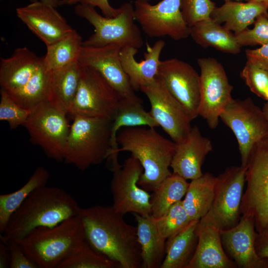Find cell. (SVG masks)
I'll return each mask as SVG.
<instances>
[{"label": "cell", "instance_id": "6", "mask_svg": "<svg viewBox=\"0 0 268 268\" xmlns=\"http://www.w3.org/2000/svg\"><path fill=\"white\" fill-rule=\"evenodd\" d=\"M113 17H103L94 6L77 3L75 13L86 19L94 27V32L83 41L82 46L98 47L115 44L122 48L139 49L143 45L141 31L135 23L134 7L131 2L124 3Z\"/></svg>", "mask_w": 268, "mask_h": 268}, {"label": "cell", "instance_id": "23", "mask_svg": "<svg viewBox=\"0 0 268 268\" xmlns=\"http://www.w3.org/2000/svg\"><path fill=\"white\" fill-rule=\"evenodd\" d=\"M43 57H39L27 47L18 48L8 58H1L0 85L6 91L25 84L40 67Z\"/></svg>", "mask_w": 268, "mask_h": 268}, {"label": "cell", "instance_id": "37", "mask_svg": "<svg viewBox=\"0 0 268 268\" xmlns=\"http://www.w3.org/2000/svg\"><path fill=\"white\" fill-rule=\"evenodd\" d=\"M211 0H181L180 10L182 16L191 28L199 22L210 18L215 8Z\"/></svg>", "mask_w": 268, "mask_h": 268}, {"label": "cell", "instance_id": "47", "mask_svg": "<svg viewBox=\"0 0 268 268\" xmlns=\"http://www.w3.org/2000/svg\"><path fill=\"white\" fill-rule=\"evenodd\" d=\"M263 110L268 120V102L265 104Z\"/></svg>", "mask_w": 268, "mask_h": 268}, {"label": "cell", "instance_id": "30", "mask_svg": "<svg viewBox=\"0 0 268 268\" xmlns=\"http://www.w3.org/2000/svg\"><path fill=\"white\" fill-rule=\"evenodd\" d=\"M217 177L209 173L191 180L182 200L191 220H200L210 210L214 197Z\"/></svg>", "mask_w": 268, "mask_h": 268}, {"label": "cell", "instance_id": "25", "mask_svg": "<svg viewBox=\"0 0 268 268\" xmlns=\"http://www.w3.org/2000/svg\"><path fill=\"white\" fill-rule=\"evenodd\" d=\"M268 9L266 4L258 1H225L221 6L215 7L210 18L219 24L223 23L225 28L238 33L254 23L260 15L268 14Z\"/></svg>", "mask_w": 268, "mask_h": 268}, {"label": "cell", "instance_id": "19", "mask_svg": "<svg viewBox=\"0 0 268 268\" xmlns=\"http://www.w3.org/2000/svg\"><path fill=\"white\" fill-rule=\"evenodd\" d=\"M16 15L28 29L47 46L70 33L73 30L56 8L40 2L17 8Z\"/></svg>", "mask_w": 268, "mask_h": 268}, {"label": "cell", "instance_id": "26", "mask_svg": "<svg viewBox=\"0 0 268 268\" xmlns=\"http://www.w3.org/2000/svg\"><path fill=\"white\" fill-rule=\"evenodd\" d=\"M137 223V235L141 250V266L143 268H158L165 255L166 240L160 235L154 218L134 213Z\"/></svg>", "mask_w": 268, "mask_h": 268}, {"label": "cell", "instance_id": "35", "mask_svg": "<svg viewBox=\"0 0 268 268\" xmlns=\"http://www.w3.org/2000/svg\"><path fill=\"white\" fill-rule=\"evenodd\" d=\"M120 265L94 249L85 239L57 268H117Z\"/></svg>", "mask_w": 268, "mask_h": 268}, {"label": "cell", "instance_id": "2", "mask_svg": "<svg viewBox=\"0 0 268 268\" xmlns=\"http://www.w3.org/2000/svg\"><path fill=\"white\" fill-rule=\"evenodd\" d=\"M80 208L74 198L65 190L42 186L35 190L12 213L0 235V241L7 245L37 228L56 226L77 216Z\"/></svg>", "mask_w": 268, "mask_h": 268}, {"label": "cell", "instance_id": "33", "mask_svg": "<svg viewBox=\"0 0 268 268\" xmlns=\"http://www.w3.org/2000/svg\"><path fill=\"white\" fill-rule=\"evenodd\" d=\"M189 183L180 175L172 173L163 180L151 196V216L158 218L186 195Z\"/></svg>", "mask_w": 268, "mask_h": 268}, {"label": "cell", "instance_id": "5", "mask_svg": "<svg viewBox=\"0 0 268 268\" xmlns=\"http://www.w3.org/2000/svg\"><path fill=\"white\" fill-rule=\"evenodd\" d=\"M73 118L64 162L84 171L109 157L112 121L81 115Z\"/></svg>", "mask_w": 268, "mask_h": 268}, {"label": "cell", "instance_id": "43", "mask_svg": "<svg viewBox=\"0 0 268 268\" xmlns=\"http://www.w3.org/2000/svg\"><path fill=\"white\" fill-rule=\"evenodd\" d=\"M247 61L255 63L268 72V44L255 49H247Z\"/></svg>", "mask_w": 268, "mask_h": 268}, {"label": "cell", "instance_id": "12", "mask_svg": "<svg viewBox=\"0 0 268 268\" xmlns=\"http://www.w3.org/2000/svg\"><path fill=\"white\" fill-rule=\"evenodd\" d=\"M197 63L201 70L198 114L213 129L219 124L220 114L233 99V87L223 66L216 59L201 58Z\"/></svg>", "mask_w": 268, "mask_h": 268}, {"label": "cell", "instance_id": "9", "mask_svg": "<svg viewBox=\"0 0 268 268\" xmlns=\"http://www.w3.org/2000/svg\"><path fill=\"white\" fill-rule=\"evenodd\" d=\"M110 169L113 172L111 192L115 210L123 215L132 212L150 216L151 196L138 184L143 172L140 162L131 156L122 165L119 161L110 163Z\"/></svg>", "mask_w": 268, "mask_h": 268}, {"label": "cell", "instance_id": "10", "mask_svg": "<svg viewBox=\"0 0 268 268\" xmlns=\"http://www.w3.org/2000/svg\"><path fill=\"white\" fill-rule=\"evenodd\" d=\"M220 119L233 133L238 144L241 166L247 167L253 145L268 134V120L263 109L250 98L233 99Z\"/></svg>", "mask_w": 268, "mask_h": 268}, {"label": "cell", "instance_id": "24", "mask_svg": "<svg viewBox=\"0 0 268 268\" xmlns=\"http://www.w3.org/2000/svg\"><path fill=\"white\" fill-rule=\"evenodd\" d=\"M147 126L159 127L150 112H146L142 100L137 95L130 98H121L112 121L110 151L108 160L118 159L119 146L117 142L119 131L125 127Z\"/></svg>", "mask_w": 268, "mask_h": 268}, {"label": "cell", "instance_id": "29", "mask_svg": "<svg viewBox=\"0 0 268 268\" xmlns=\"http://www.w3.org/2000/svg\"><path fill=\"white\" fill-rule=\"evenodd\" d=\"M81 66L77 62L51 70L49 101L68 114L78 88Z\"/></svg>", "mask_w": 268, "mask_h": 268}, {"label": "cell", "instance_id": "38", "mask_svg": "<svg viewBox=\"0 0 268 268\" xmlns=\"http://www.w3.org/2000/svg\"><path fill=\"white\" fill-rule=\"evenodd\" d=\"M31 111L18 105L7 91L1 89L0 100V120L7 122L11 129L24 125Z\"/></svg>", "mask_w": 268, "mask_h": 268}, {"label": "cell", "instance_id": "40", "mask_svg": "<svg viewBox=\"0 0 268 268\" xmlns=\"http://www.w3.org/2000/svg\"><path fill=\"white\" fill-rule=\"evenodd\" d=\"M254 23L252 29L247 28L241 32L234 33L241 47L268 44V14L260 15Z\"/></svg>", "mask_w": 268, "mask_h": 268}, {"label": "cell", "instance_id": "16", "mask_svg": "<svg viewBox=\"0 0 268 268\" xmlns=\"http://www.w3.org/2000/svg\"><path fill=\"white\" fill-rule=\"evenodd\" d=\"M156 77L180 103L191 121L199 116L200 75L190 64L177 58L161 61Z\"/></svg>", "mask_w": 268, "mask_h": 268}, {"label": "cell", "instance_id": "13", "mask_svg": "<svg viewBox=\"0 0 268 268\" xmlns=\"http://www.w3.org/2000/svg\"><path fill=\"white\" fill-rule=\"evenodd\" d=\"M246 170L247 167L233 166L217 177L213 201L203 217L219 230H228L239 222Z\"/></svg>", "mask_w": 268, "mask_h": 268}, {"label": "cell", "instance_id": "1", "mask_svg": "<svg viewBox=\"0 0 268 268\" xmlns=\"http://www.w3.org/2000/svg\"><path fill=\"white\" fill-rule=\"evenodd\" d=\"M77 215L86 239L96 251L118 263L121 268L141 266L137 228L128 224L112 205L80 207Z\"/></svg>", "mask_w": 268, "mask_h": 268}, {"label": "cell", "instance_id": "4", "mask_svg": "<svg viewBox=\"0 0 268 268\" xmlns=\"http://www.w3.org/2000/svg\"><path fill=\"white\" fill-rule=\"evenodd\" d=\"M85 239L77 215L53 227L37 228L14 241L38 268H57Z\"/></svg>", "mask_w": 268, "mask_h": 268}, {"label": "cell", "instance_id": "7", "mask_svg": "<svg viewBox=\"0 0 268 268\" xmlns=\"http://www.w3.org/2000/svg\"><path fill=\"white\" fill-rule=\"evenodd\" d=\"M246 182L241 214L251 216L257 232L260 233L268 227V134L259 140L251 149Z\"/></svg>", "mask_w": 268, "mask_h": 268}, {"label": "cell", "instance_id": "32", "mask_svg": "<svg viewBox=\"0 0 268 268\" xmlns=\"http://www.w3.org/2000/svg\"><path fill=\"white\" fill-rule=\"evenodd\" d=\"M49 176L48 170L39 166L21 188L13 193L0 195V234L4 231L12 213L35 190L46 185Z\"/></svg>", "mask_w": 268, "mask_h": 268}, {"label": "cell", "instance_id": "50", "mask_svg": "<svg viewBox=\"0 0 268 268\" xmlns=\"http://www.w3.org/2000/svg\"><path fill=\"white\" fill-rule=\"evenodd\" d=\"M225 1H229V0H224ZM236 1H240V0H235ZM246 0L247 1H250V0Z\"/></svg>", "mask_w": 268, "mask_h": 268}, {"label": "cell", "instance_id": "48", "mask_svg": "<svg viewBox=\"0 0 268 268\" xmlns=\"http://www.w3.org/2000/svg\"><path fill=\"white\" fill-rule=\"evenodd\" d=\"M252 1H258L264 3L268 8V0H250Z\"/></svg>", "mask_w": 268, "mask_h": 268}, {"label": "cell", "instance_id": "20", "mask_svg": "<svg viewBox=\"0 0 268 268\" xmlns=\"http://www.w3.org/2000/svg\"><path fill=\"white\" fill-rule=\"evenodd\" d=\"M212 150L211 141L201 134L197 126L192 127L187 138L176 145L170 165L173 173L186 180L201 177L202 165Z\"/></svg>", "mask_w": 268, "mask_h": 268}, {"label": "cell", "instance_id": "44", "mask_svg": "<svg viewBox=\"0 0 268 268\" xmlns=\"http://www.w3.org/2000/svg\"><path fill=\"white\" fill-rule=\"evenodd\" d=\"M255 246L259 257L268 259V227L260 233H257Z\"/></svg>", "mask_w": 268, "mask_h": 268}, {"label": "cell", "instance_id": "31", "mask_svg": "<svg viewBox=\"0 0 268 268\" xmlns=\"http://www.w3.org/2000/svg\"><path fill=\"white\" fill-rule=\"evenodd\" d=\"M51 70L43 61L39 69L22 86L7 91L13 100L21 107L32 111L41 103L49 100Z\"/></svg>", "mask_w": 268, "mask_h": 268}, {"label": "cell", "instance_id": "28", "mask_svg": "<svg viewBox=\"0 0 268 268\" xmlns=\"http://www.w3.org/2000/svg\"><path fill=\"white\" fill-rule=\"evenodd\" d=\"M190 29L193 39L202 47H212L231 54L240 52L241 47L235 34L211 18L199 22Z\"/></svg>", "mask_w": 268, "mask_h": 268}, {"label": "cell", "instance_id": "15", "mask_svg": "<svg viewBox=\"0 0 268 268\" xmlns=\"http://www.w3.org/2000/svg\"><path fill=\"white\" fill-rule=\"evenodd\" d=\"M140 90L149 100V112L159 126L175 143L184 142L192 127L191 120L180 103L157 77Z\"/></svg>", "mask_w": 268, "mask_h": 268}, {"label": "cell", "instance_id": "11", "mask_svg": "<svg viewBox=\"0 0 268 268\" xmlns=\"http://www.w3.org/2000/svg\"><path fill=\"white\" fill-rule=\"evenodd\" d=\"M121 98L98 72L81 66L78 88L68 114L112 121Z\"/></svg>", "mask_w": 268, "mask_h": 268}, {"label": "cell", "instance_id": "39", "mask_svg": "<svg viewBox=\"0 0 268 268\" xmlns=\"http://www.w3.org/2000/svg\"><path fill=\"white\" fill-rule=\"evenodd\" d=\"M240 76L253 93L265 99L266 92L268 88V72L266 70L247 61L240 72Z\"/></svg>", "mask_w": 268, "mask_h": 268}, {"label": "cell", "instance_id": "42", "mask_svg": "<svg viewBox=\"0 0 268 268\" xmlns=\"http://www.w3.org/2000/svg\"><path fill=\"white\" fill-rule=\"evenodd\" d=\"M77 3H84L94 7H98L105 16L113 17L119 12V7L116 8L112 6L108 0H61L60 6L72 5Z\"/></svg>", "mask_w": 268, "mask_h": 268}, {"label": "cell", "instance_id": "21", "mask_svg": "<svg viewBox=\"0 0 268 268\" xmlns=\"http://www.w3.org/2000/svg\"><path fill=\"white\" fill-rule=\"evenodd\" d=\"M219 229L205 217L197 225L198 244L186 268H237L223 248Z\"/></svg>", "mask_w": 268, "mask_h": 268}, {"label": "cell", "instance_id": "27", "mask_svg": "<svg viewBox=\"0 0 268 268\" xmlns=\"http://www.w3.org/2000/svg\"><path fill=\"white\" fill-rule=\"evenodd\" d=\"M199 220H192L182 230L166 240L165 255L160 268H187L198 244L197 227Z\"/></svg>", "mask_w": 268, "mask_h": 268}, {"label": "cell", "instance_id": "51", "mask_svg": "<svg viewBox=\"0 0 268 268\" xmlns=\"http://www.w3.org/2000/svg\"><path fill=\"white\" fill-rule=\"evenodd\" d=\"M148 0V1H149V0Z\"/></svg>", "mask_w": 268, "mask_h": 268}, {"label": "cell", "instance_id": "8", "mask_svg": "<svg viewBox=\"0 0 268 268\" xmlns=\"http://www.w3.org/2000/svg\"><path fill=\"white\" fill-rule=\"evenodd\" d=\"M67 113L51 101H44L31 113L24 124L34 144L46 155L58 162H64L70 127Z\"/></svg>", "mask_w": 268, "mask_h": 268}, {"label": "cell", "instance_id": "14", "mask_svg": "<svg viewBox=\"0 0 268 268\" xmlns=\"http://www.w3.org/2000/svg\"><path fill=\"white\" fill-rule=\"evenodd\" d=\"M181 0H162L151 4L147 0H135L134 17L149 37L168 36L175 40L187 38L191 29L180 10Z\"/></svg>", "mask_w": 268, "mask_h": 268}, {"label": "cell", "instance_id": "22", "mask_svg": "<svg viewBox=\"0 0 268 268\" xmlns=\"http://www.w3.org/2000/svg\"><path fill=\"white\" fill-rule=\"evenodd\" d=\"M165 45L162 40H157L152 46L147 44L143 60L136 61L135 55L138 49L125 47L121 49L120 58L123 68L134 91L154 81L156 78L161 63L160 56Z\"/></svg>", "mask_w": 268, "mask_h": 268}, {"label": "cell", "instance_id": "17", "mask_svg": "<svg viewBox=\"0 0 268 268\" xmlns=\"http://www.w3.org/2000/svg\"><path fill=\"white\" fill-rule=\"evenodd\" d=\"M121 48L115 44L98 47L82 46L78 62L98 72L121 98L133 97L136 95L121 64Z\"/></svg>", "mask_w": 268, "mask_h": 268}, {"label": "cell", "instance_id": "18", "mask_svg": "<svg viewBox=\"0 0 268 268\" xmlns=\"http://www.w3.org/2000/svg\"><path fill=\"white\" fill-rule=\"evenodd\" d=\"M219 232L225 254L238 268H268V259L259 257L256 251L258 232L251 216L242 215L235 226Z\"/></svg>", "mask_w": 268, "mask_h": 268}, {"label": "cell", "instance_id": "41", "mask_svg": "<svg viewBox=\"0 0 268 268\" xmlns=\"http://www.w3.org/2000/svg\"><path fill=\"white\" fill-rule=\"evenodd\" d=\"M7 245L10 255V268H38L16 242H10Z\"/></svg>", "mask_w": 268, "mask_h": 268}, {"label": "cell", "instance_id": "36", "mask_svg": "<svg viewBox=\"0 0 268 268\" xmlns=\"http://www.w3.org/2000/svg\"><path fill=\"white\" fill-rule=\"evenodd\" d=\"M154 218L160 235L165 240L182 230L192 221L182 200L172 205L161 216Z\"/></svg>", "mask_w": 268, "mask_h": 268}, {"label": "cell", "instance_id": "34", "mask_svg": "<svg viewBox=\"0 0 268 268\" xmlns=\"http://www.w3.org/2000/svg\"><path fill=\"white\" fill-rule=\"evenodd\" d=\"M82 43L81 36L73 29L59 41L47 46L43 57L47 68L53 70L78 62Z\"/></svg>", "mask_w": 268, "mask_h": 268}, {"label": "cell", "instance_id": "46", "mask_svg": "<svg viewBox=\"0 0 268 268\" xmlns=\"http://www.w3.org/2000/svg\"><path fill=\"white\" fill-rule=\"evenodd\" d=\"M31 2H40L44 4L52 6L56 8L60 6V2L61 0H28Z\"/></svg>", "mask_w": 268, "mask_h": 268}, {"label": "cell", "instance_id": "45", "mask_svg": "<svg viewBox=\"0 0 268 268\" xmlns=\"http://www.w3.org/2000/svg\"><path fill=\"white\" fill-rule=\"evenodd\" d=\"M10 255L8 245L0 241V268H9Z\"/></svg>", "mask_w": 268, "mask_h": 268}, {"label": "cell", "instance_id": "49", "mask_svg": "<svg viewBox=\"0 0 268 268\" xmlns=\"http://www.w3.org/2000/svg\"><path fill=\"white\" fill-rule=\"evenodd\" d=\"M268 102V88L266 91V95H265V99Z\"/></svg>", "mask_w": 268, "mask_h": 268}, {"label": "cell", "instance_id": "3", "mask_svg": "<svg viewBox=\"0 0 268 268\" xmlns=\"http://www.w3.org/2000/svg\"><path fill=\"white\" fill-rule=\"evenodd\" d=\"M119 152L129 151L143 168L138 185L153 191L172 173L169 170L176 144L161 135L155 128H121L117 134Z\"/></svg>", "mask_w": 268, "mask_h": 268}]
</instances>
